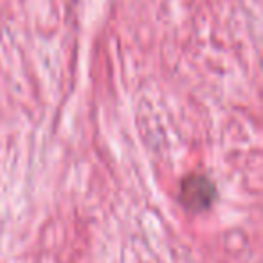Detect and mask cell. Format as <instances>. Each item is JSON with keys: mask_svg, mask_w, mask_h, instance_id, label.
I'll return each mask as SVG.
<instances>
[{"mask_svg": "<svg viewBox=\"0 0 263 263\" xmlns=\"http://www.w3.org/2000/svg\"><path fill=\"white\" fill-rule=\"evenodd\" d=\"M216 198L215 184L205 175H190L180 184V202L193 213H200L211 208Z\"/></svg>", "mask_w": 263, "mask_h": 263, "instance_id": "6da1fadb", "label": "cell"}]
</instances>
